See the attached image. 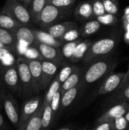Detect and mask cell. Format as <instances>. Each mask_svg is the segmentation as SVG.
I'll return each mask as SVG.
<instances>
[{"label":"cell","instance_id":"cell-26","mask_svg":"<svg viewBox=\"0 0 129 130\" xmlns=\"http://www.w3.org/2000/svg\"><path fill=\"white\" fill-rule=\"evenodd\" d=\"M30 4L29 11L31 15V21L37 23L40 14L46 4V0H32Z\"/></svg>","mask_w":129,"mask_h":130},{"label":"cell","instance_id":"cell-12","mask_svg":"<svg viewBox=\"0 0 129 130\" xmlns=\"http://www.w3.org/2000/svg\"><path fill=\"white\" fill-rule=\"evenodd\" d=\"M42 83L43 89H46L52 81L56 73L57 72L59 68V63L49 61V60H42Z\"/></svg>","mask_w":129,"mask_h":130},{"label":"cell","instance_id":"cell-16","mask_svg":"<svg viewBox=\"0 0 129 130\" xmlns=\"http://www.w3.org/2000/svg\"><path fill=\"white\" fill-rule=\"evenodd\" d=\"M84 83L82 81H81L80 83H78L76 86L64 91L62 93L61 96V103H60V107L62 109L68 107L76 99L80 90L83 88Z\"/></svg>","mask_w":129,"mask_h":130},{"label":"cell","instance_id":"cell-8","mask_svg":"<svg viewBox=\"0 0 129 130\" xmlns=\"http://www.w3.org/2000/svg\"><path fill=\"white\" fill-rule=\"evenodd\" d=\"M41 104V98L40 96L30 97L26 99L22 108L20 111V120L17 129L21 130V128L27 121V120L36 111Z\"/></svg>","mask_w":129,"mask_h":130},{"label":"cell","instance_id":"cell-25","mask_svg":"<svg viewBox=\"0 0 129 130\" xmlns=\"http://www.w3.org/2000/svg\"><path fill=\"white\" fill-rule=\"evenodd\" d=\"M16 61L13 55V52L8 47L0 48V64L2 66H11L14 65Z\"/></svg>","mask_w":129,"mask_h":130},{"label":"cell","instance_id":"cell-46","mask_svg":"<svg viewBox=\"0 0 129 130\" xmlns=\"http://www.w3.org/2000/svg\"><path fill=\"white\" fill-rule=\"evenodd\" d=\"M20 2H21L24 5H29L30 4V2H31V1L32 0H19Z\"/></svg>","mask_w":129,"mask_h":130},{"label":"cell","instance_id":"cell-20","mask_svg":"<svg viewBox=\"0 0 129 130\" xmlns=\"http://www.w3.org/2000/svg\"><path fill=\"white\" fill-rule=\"evenodd\" d=\"M90 44H91V41L89 40H84L82 41L80 40L78 43L76 45L70 60L73 62H78L80 60H81L84 58Z\"/></svg>","mask_w":129,"mask_h":130},{"label":"cell","instance_id":"cell-51","mask_svg":"<svg viewBox=\"0 0 129 130\" xmlns=\"http://www.w3.org/2000/svg\"><path fill=\"white\" fill-rule=\"evenodd\" d=\"M129 109V103H128V110Z\"/></svg>","mask_w":129,"mask_h":130},{"label":"cell","instance_id":"cell-24","mask_svg":"<svg viewBox=\"0 0 129 130\" xmlns=\"http://www.w3.org/2000/svg\"><path fill=\"white\" fill-rule=\"evenodd\" d=\"M60 86H61V83L58 80L57 77L54 78L53 80L51 82L50 85H49L47 92H46L45 97L43 98V102L41 103L43 105V107L46 106L47 104H49L50 103V101H51L52 97L54 96V94L60 89Z\"/></svg>","mask_w":129,"mask_h":130},{"label":"cell","instance_id":"cell-18","mask_svg":"<svg viewBox=\"0 0 129 130\" xmlns=\"http://www.w3.org/2000/svg\"><path fill=\"white\" fill-rule=\"evenodd\" d=\"M13 33L14 34L16 41L23 40L27 43L29 45H32L35 41L33 29L27 27L26 24H20Z\"/></svg>","mask_w":129,"mask_h":130},{"label":"cell","instance_id":"cell-50","mask_svg":"<svg viewBox=\"0 0 129 130\" xmlns=\"http://www.w3.org/2000/svg\"><path fill=\"white\" fill-rule=\"evenodd\" d=\"M2 47H7V46H5L4 44H2V43L0 42V48H2ZM8 49H9V48H8Z\"/></svg>","mask_w":129,"mask_h":130},{"label":"cell","instance_id":"cell-52","mask_svg":"<svg viewBox=\"0 0 129 130\" xmlns=\"http://www.w3.org/2000/svg\"><path fill=\"white\" fill-rule=\"evenodd\" d=\"M0 105H1V98H0Z\"/></svg>","mask_w":129,"mask_h":130},{"label":"cell","instance_id":"cell-42","mask_svg":"<svg viewBox=\"0 0 129 130\" xmlns=\"http://www.w3.org/2000/svg\"><path fill=\"white\" fill-rule=\"evenodd\" d=\"M5 126V120H4V117H2V115L0 113V129H2L4 128Z\"/></svg>","mask_w":129,"mask_h":130},{"label":"cell","instance_id":"cell-38","mask_svg":"<svg viewBox=\"0 0 129 130\" xmlns=\"http://www.w3.org/2000/svg\"><path fill=\"white\" fill-rule=\"evenodd\" d=\"M113 123H114V129L116 130L125 129L128 128L129 124L124 115L118 117L116 119H114Z\"/></svg>","mask_w":129,"mask_h":130},{"label":"cell","instance_id":"cell-5","mask_svg":"<svg viewBox=\"0 0 129 130\" xmlns=\"http://www.w3.org/2000/svg\"><path fill=\"white\" fill-rule=\"evenodd\" d=\"M65 9L59 8L52 4L47 3L40 14L37 23L42 28H46L55 23L63 17Z\"/></svg>","mask_w":129,"mask_h":130},{"label":"cell","instance_id":"cell-39","mask_svg":"<svg viewBox=\"0 0 129 130\" xmlns=\"http://www.w3.org/2000/svg\"><path fill=\"white\" fill-rule=\"evenodd\" d=\"M94 130H113L114 129V123L113 120L110 121H104L99 123H97V126L94 128Z\"/></svg>","mask_w":129,"mask_h":130},{"label":"cell","instance_id":"cell-23","mask_svg":"<svg viewBox=\"0 0 129 130\" xmlns=\"http://www.w3.org/2000/svg\"><path fill=\"white\" fill-rule=\"evenodd\" d=\"M101 24L97 19H92L86 22L80 31L81 36L83 37H89L95 33H97L101 27Z\"/></svg>","mask_w":129,"mask_h":130},{"label":"cell","instance_id":"cell-27","mask_svg":"<svg viewBox=\"0 0 129 130\" xmlns=\"http://www.w3.org/2000/svg\"><path fill=\"white\" fill-rule=\"evenodd\" d=\"M21 24L18 23L16 20L10 17L9 15L0 12V27L5 28L8 30L14 32V30Z\"/></svg>","mask_w":129,"mask_h":130},{"label":"cell","instance_id":"cell-44","mask_svg":"<svg viewBox=\"0 0 129 130\" xmlns=\"http://www.w3.org/2000/svg\"><path fill=\"white\" fill-rule=\"evenodd\" d=\"M124 40H125V41L126 43L129 44V33L125 32V34H124Z\"/></svg>","mask_w":129,"mask_h":130},{"label":"cell","instance_id":"cell-6","mask_svg":"<svg viewBox=\"0 0 129 130\" xmlns=\"http://www.w3.org/2000/svg\"><path fill=\"white\" fill-rule=\"evenodd\" d=\"M0 72L2 77L5 85L10 89V91L16 94L21 95L20 83L18 72L16 66V63L11 66H2L0 67Z\"/></svg>","mask_w":129,"mask_h":130},{"label":"cell","instance_id":"cell-47","mask_svg":"<svg viewBox=\"0 0 129 130\" xmlns=\"http://www.w3.org/2000/svg\"><path fill=\"white\" fill-rule=\"evenodd\" d=\"M125 119L127 120V121H128V123H129V109L126 111V113H125Z\"/></svg>","mask_w":129,"mask_h":130},{"label":"cell","instance_id":"cell-36","mask_svg":"<svg viewBox=\"0 0 129 130\" xmlns=\"http://www.w3.org/2000/svg\"><path fill=\"white\" fill-rule=\"evenodd\" d=\"M61 96H62V92L60 90H59L52 97L49 105L52 108V111L53 113V116L55 117L56 113L59 110V108L60 107V103H61Z\"/></svg>","mask_w":129,"mask_h":130},{"label":"cell","instance_id":"cell-48","mask_svg":"<svg viewBox=\"0 0 129 130\" xmlns=\"http://www.w3.org/2000/svg\"><path fill=\"white\" fill-rule=\"evenodd\" d=\"M71 127H68V126H65V127H61V128H59V130H69L71 129Z\"/></svg>","mask_w":129,"mask_h":130},{"label":"cell","instance_id":"cell-30","mask_svg":"<svg viewBox=\"0 0 129 130\" xmlns=\"http://www.w3.org/2000/svg\"><path fill=\"white\" fill-rule=\"evenodd\" d=\"M79 41L80 40H77L71 41V42H67V43H65V44H62L63 46L61 50L62 56L67 59H70L74 53L75 46L78 43Z\"/></svg>","mask_w":129,"mask_h":130},{"label":"cell","instance_id":"cell-34","mask_svg":"<svg viewBox=\"0 0 129 130\" xmlns=\"http://www.w3.org/2000/svg\"><path fill=\"white\" fill-rule=\"evenodd\" d=\"M77 67L75 66H65L64 67L62 68V69L60 70L59 73L57 75V78L59 81V82L62 84L63 82H65L68 77L73 72V71L76 69Z\"/></svg>","mask_w":129,"mask_h":130},{"label":"cell","instance_id":"cell-49","mask_svg":"<svg viewBox=\"0 0 129 130\" xmlns=\"http://www.w3.org/2000/svg\"><path fill=\"white\" fill-rule=\"evenodd\" d=\"M129 14V6L127 8H125V11H124V14Z\"/></svg>","mask_w":129,"mask_h":130},{"label":"cell","instance_id":"cell-41","mask_svg":"<svg viewBox=\"0 0 129 130\" xmlns=\"http://www.w3.org/2000/svg\"><path fill=\"white\" fill-rule=\"evenodd\" d=\"M129 85V71H128L125 74V76H124V78H123V81L119 87V89L122 88L123 87Z\"/></svg>","mask_w":129,"mask_h":130},{"label":"cell","instance_id":"cell-14","mask_svg":"<svg viewBox=\"0 0 129 130\" xmlns=\"http://www.w3.org/2000/svg\"><path fill=\"white\" fill-rule=\"evenodd\" d=\"M76 27H77V24L75 22L65 21V22H60V23H55L44 28V30L49 32L50 34H52L54 37L60 40V38L67 30H68L71 28Z\"/></svg>","mask_w":129,"mask_h":130},{"label":"cell","instance_id":"cell-31","mask_svg":"<svg viewBox=\"0 0 129 130\" xmlns=\"http://www.w3.org/2000/svg\"><path fill=\"white\" fill-rule=\"evenodd\" d=\"M80 35H81L80 31L76 27H73V28H71L68 30H67L62 35V37L60 38V41L62 43H67V42L75 41V40H78Z\"/></svg>","mask_w":129,"mask_h":130},{"label":"cell","instance_id":"cell-15","mask_svg":"<svg viewBox=\"0 0 129 130\" xmlns=\"http://www.w3.org/2000/svg\"><path fill=\"white\" fill-rule=\"evenodd\" d=\"M33 32L34 34L35 40L40 43L47 44V45L55 46V47H59V48L62 46L63 44L59 40L54 37L52 34H50L49 32H47L44 29L43 30L33 29Z\"/></svg>","mask_w":129,"mask_h":130},{"label":"cell","instance_id":"cell-53","mask_svg":"<svg viewBox=\"0 0 129 130\" xmlns=\"http://www.w3.org/2000/svg\"><path fill=\"white\" fill-rule=\"evenodd\" d=\"M127 129H129V126H128V128H127Z\"/></svg>","mask_w":129,"mask_h":130},{"label":"cell","instance_id":"cell-4","mask_svg":"<svg viewBox=\"0 0 129 130\" xmlns=\"http://www.w3.org/2000/svg\"><path fill=\"white\" fill-rule=\"evenodd\" d=\"M117 63L110 62L109 60L101 59L93 63L84 75L81 81L84 85H90L97 82L114 68Z\"/></svg>","mask_w":129,"mask_h":130},{"label":"cell","instance_id":"cell-1","mask_svg":"<svg viewBox=\"0 0 129 130\" xmlns=\"http://www.w3.org/2000/svg\"><path fill=\"white\" fill-rule=\"evenodd\" d=\"M16 66L18 72L21 95L24 99H27L34 94L32 78L27 59L23 56H19L16 60Z\"/></svg>","mask_w":129,"mask_h":130},{"label":"cell","instance_id":"cell-29","mask_svg":"<svg viewBox=\"0 0 129 130\" xmlns=\"http://www.w3.org/2000/svg\"><path fill=\"white\" fill-rule=\"evenodd\" d=\"M23 57L30 60H40V61L43 60L39 50L33 45H30L28 46L24 54L23 55Z\"/></svg>","mask_w":129,"mask_h":130},{"label":"cell","instance_id":"cell-22","mask_svg":"<svg viewBox=\"0 0 129 130\" xmlns=\"http://www.w3.org/2000/svg\"><path fill=\"white\" fill-rule=\"evenodd\" d=\"M0 42L12 52H15L16 39L12 31L0 27Z\"/></svg>","mask_w":129,"mask_h":130},{"label":"cell","instance_id":"cell-10","mask_svg":"<svg viewBox=\"0 0 129 130\" xmlns=\"http://www.w3.org/2000/svg\"><path fill=\"white\" fill-rule=\"evenodd\" d=\"M32 45L35 46L39 50L43 57V59L52 61L59 64L61 62L63 56L62 54V51L59 49V47H55L47 44H44L36 40H35Z\"/></svg>","mask_w":129,"mask_h":130},{"label":"cell","instance_id":"cell-32","mask_svg":"<svg viewBox=\"0 0 129 130\" xmlns=\"http://www.w3.org/2000/svg\"><path fill=\"white\" fill-rule=\"evenodd\" d=\"M106 12L116 15L119 12V0H102Z\"/></svg>","mask_w":129,"mask_h":130},{"label":"cell","instance_id":"cell-35","mask_svg":"<svg viewBox=\"0 0 129 130\" xmlns=\"http://www.w3.org/2000/svg\"><path fill=\"white\" fill-rule=\"evenodd\" d=\"M94 17H98L106 13V10L102 0H93L91 2Z\"/></svg>","mask_w":129,"mask_h":130},{"label":"cell","instance_id":"cell-9","mask_svg":"<svg viewBox=\"0 0 129 130\" xmlns=\"http://www.w3.org/2000/svg\"><path fill=\"white\" fill-rule=\"evenodd\" d=\"M125 74L124 72H116L109 75L99 88L98 94L105 95L119 89L123 81Z\"/></svg>","mask_w":129,"mask_h":130},{"label":"cell","instance_id":"cell-21","mask_svg":"<svg viewBox=\"0 0 129 130\" xmlns=\"http://www.w3.org/2000/svg\"><path fill=\"white\" fill-rule=\"evenodd\" d=\"M81 72L78 68H76L73 71V72L68 77V78L61 84L59 90L61 91L62 93H63L64 91L76 86L78 83L81 82Z\"/></svg>","mask_w":129,"mask_h":130},{"label":"cell","instance_id":"cell-17","mask_svg":"<svg viewBox=\"0 0 129 130\" xmlns=\"http://www.w3.org/2000/svg\"><path fill=\"white\" fill-rule=\"evenodd\" d=\"M43 105L41 104L36 111L27 120L21 130H40L42 129V114L44 110Z\"/></svg>","mask_w":129,"mask_h":130},{"label":"cell","instance_id":"cell-3","mask_svg":"<svg viewBox=\"0 0 129 130\" xmlns=\"http://www.w3.org/2000/svg\"><path fill=\"white\" fill-rule=\"evenodd\" d=\"M2 12L9 15L21 24L27 25L31 21L29 9L19 0H5Z\"/></svg>","mask_w":129,"mask_h":130},{"label":"cell","instance_id":"cell-11","mask_svg":"<svg viewBox=\"0 0 129 130\" xmlns=\"http://www.w3.org/2000/svg\"><path fill=\"white\" fill-rule=\"evenodd\" d=\"M32 78V84L34 94H39L43 90L42 83V65L40 60L27 59Z\"/></svg>","mask_w":129,"mask_h":130},{"label":"cell","instance_id":"cell-45","mask_svg":"<svg viewBox=\"0 0 129 130\" xmlns=\"http://www.w3.org/2000/svg\"><path fill=\"white\" fill-rule=\"evenodd\" d=\"M122 21H125V22H128L129 23V14H124L122 17Z\"/></svg>","mask_w":129,"mask_h":130},{"label":"cell","instance_id":"cell-7","mask_svg":"<svg viewBox=\"0 0 129 130\" xmlns=\"http://www.w3.org/2000/svg\"><path fill=\"white\" fill-rule=\"evenodd\" d=\"M1 101L3 104L5 112L9 121L15 128H17L20 120V109L16 100L11 94L4 93L2 94Z\"/></svg>","mask_w":129,"mask_h":130},{"label":"cell","instance_id":"cell-40","mask_svg":"<svg viewBox=\"0 0 129 130\" xmlns=\"http://www.w3.org/2000/svg\"><path fill=\"white\" fill-rule=\"evenodd\" d=\"M121 92L119 94V98L122 101H129V85L120 89Z\"/></svg>","mask_w":129,"mask_h":130},{"label":"cell","instance_id":"cell-33","mask_svg":"<svg viewBox=\"0 0 129 130\" xmlns=\"http://www.w3.org/2000/svg\"><path fill=\"white\" fill-rule=\"evenodd\" d=\"M97 20L103 25H113L117 22V18L115 14L106 12L105 14L97 17Z\"/></svg>","mask_w":129,"mask_h":130},{"label":"cell","instance_id":"cell-13","mask_svg":"<svg viewBox=\"0 0 129 130\" xmlns=\"http://www.w3.org/2000/svg\"><path fill=\"white\" fill-rule=\"evenodd\" d=\"M128 103L127 102H123L113 106L97 119V123L104 121L113 120L118 117L125 115V113L128 110Z\"/></svg>","mask_w":129,"mask_h":130},{"label":"cell","instance_id":"cell-28","mask_svg":"<svg viewBox=\"0 0 129 130\" xmlns=\"http://www.w3.org/2000/svg\"><path fill=\"white\" fill-rule=\"evenodd\" d=\"M54 118L52 108L49 104L45 106L42 114V129H47L50 126L52 121Z\"/></svg>","mask_w":129,"mask_h":130},{"label":"cell","instance_id":"cell-54","mask_svg":"<svg viewBox=\"0 0 129 130\" xmlns=\"http://www.w3.org/2000/svg\"><path fill=\"white\" fill-rule=\"evenodd\" d=\"M128 71H129V69H128Z\"/></svg>","mask_w":129,"mask_h":130},{"label":"cell","instance_id":"cell-2","mask_svg":"<svg viewBox=\"0 0 129 130\" xmlns=\"http://www.w3.org/2000/svg\"><path fill=\"white\" fill-rule=\"evenodd\" d=\"M116 45V42L113 38H103L93 43H91L82 59L86 62H89L105 56L112 52Z\"/></svg>","mask_w":129,"mask_h":130},{"label":"cell","instance_id":"cell-19","mask_svg":"<svg viewBox=\"0 0 129 130\" xmlns=\"http://www.w3.org/2000/svg\"><path fill=\"white\" fill-rule=\"evenodd\" d=\"M76 18L79 20H89L94 17L91 2H84L79 4L75 11Z\"/></svg>","mask_w":129,"mask_h":130},{"label":"cell","instance_id":"cell-37","mask_svg":"<svg viewBox=\"0 0 129 130\" xmlns=\"http://www.w3.org/2000/svg\"><path fill=\"white\" fill-rule=\"evenodd\" d=\"M75 2V0H46L47 3L52 4L62 9H67L70 8Z\"/></svg>","mask_w":129,"mask_h":130},{"label":"cell","instance_id":"cell-43","mask_svg":"<svg viewBox=\"0 0 129 130\" xmlns=\"http://www.w3.org/2000/svg\"><path fill=\"white\" fill-rule=\"evenodd\" d=\"M123 26H124L125 32L129 33V23H128V22H125V21H123Z\"/></svg>","mask_w":129,"mask_h":130}]
</instances>
